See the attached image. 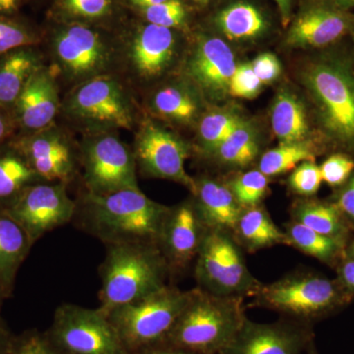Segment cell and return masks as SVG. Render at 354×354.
<instances>
[{"label": "cell", "mask_w": 354, "mask_h": 354, "mask_svg": "<svg viewBox=\"0 0 354 354\" xmlns=\"http://www.w3.org/2000/svg\"><path fill=\"white\" fill-rule=\"evenodd\" d=\"M113 0H57V12L65 22L104 19L113 12Z\"/></svg>", "instance_id": "cell-34"}, {"label": "cell", "mask_w": 354, "mask_h": 354, "mask_svg": "<svg viewBox=\"0 0 354 354\" xmlns=\"http://www.w3.org/2000/svg\"><path fill=\"white\" fill-rule=\"evenodd\" d=\"M67 186L46 181L32 184L3 209L36 243L44 234L73 221L77 204Z\"/></svg>", "instance_id": "cell-13"}, {"label": "cell", "mask_w": 354, "mask_h": 354, "mask_svg": "<svg viewBox=\"0 0 354 354\" xmlns=\"http://www.w3.org/2000/svg\"><path fill=\"white\" fill-rule=\"evenodd\" d=\"M346 258H349V259L354 260V241L351 242V245H349L348 248L346 249Z\"/></svg>", "instance_id": "cell-53"}, {"label": "cell", "mask_w": 354, "mask_h": 354, "mask_svg": "<svg viewBox=\"0 0 354 354\" xmlns=\"http://www.w3.org/2000/svg\"><path fill=\"white\" fill-rule=\"evenodd\" d=\"M328 1L344 11H348V9L354 7V0H328Z\"/></svg>", "instance_id": "cell-51"}, {"label": "cell", "mask_w": 354, "mask_h": 354, "mask_svg": "<svg viewBox=\"0 0 354 354\" xmlns=\"http://www.w3.org/2000/svg\"><path fill=\"white\" fill-rule=\"evenodd\" d=\"M132 6L137 7L139 9L146 8V7L156 6V4L162 3L167 0H128Z\"/></svg>", "instance_id": "cell-50"}, {"label": "cell", "mask_w": 354, "mask_h": 354, "mask_svg": "<svg viewBox=\"0 0 354 354\" xmlns=\"http://www.w3.org/2000/svg\"><path fill=\"white\" fill-rule=\"evenodd\" d=\"M351 32H353V36H354V17H353V26H351Z\"/></svg>", "instance_id": "cell-56"}, {"label": "cell", "mask_w": 354, "mask_h": 354, "mask_svg": "<svg viewBox=\"0 0 354 354\" xmlns=\"http://www.w3.org/2000/svg\"><path fill=\"white\" fill-rule=\"evenodd\" d=\"M308 160H314V153L306 142L281 144L263 155L259 171L266 176H279Z\"/></svg>", "instance_id": "cell-31"}, {"label": "cell", "mask_w": 354, "mask_h": 354, "mask_svg": "<svg viewBox=\"0 0 354 354\" xmlns=\"http://www.w3.org/2000/svg\"><path fill=\"white\" fill-rule=\"evenodd\" d=\"M272 131L281 144L304 142L308 134V123L301 102L290 93L277 97L272 111Z\"/></svg>", "instance_id": "cell-27"}, {"label": "cell", "mask_w": 354, "mask_h": 354, "mask_svg": "<svg viewBox=\"0 0 354 354\" xmlns=\"http://www.w3.org/2000/svg\"><path fill=\"white\" fill-rule=\"evenodd\" d=\"M149 106L156 115L183 124L192 122L199 113L196 95L184 84H171L158 88Z\"/></svg>", "instance_id": "cell-26"}, {"label": "cell", "mask_w": 354, "mask_h": 354, "mask_svg": "<svg viewBox=\"0 0 354 354\" xmlns=\"http://www.w3.org/2000/svg\"><path fill=\"white\" fill-rule=\"evenodd\" d=\"M41 32L15 16L0 15V57L23 46H39Z\"/></svg>", "instance_id": "cell-33"}, {"label": "cell", "mask_w": 354, "mask_h": 354, "mask_svg": "<svg viewBox=\"0 0 354 354\" xmlns=\"http://www.w3.org/2000/svg\"><path fill=\"white\" fill-rule=\"evenodd\" d=\"M346 292L339 281L298 272L262 285L253 298L256 306L308 325L341 306L346 299Z\"/></svg>", "instance_id": "cell-8"}, {"label": "cell", "mask_w": 354, "mask_h": 354, "mask_svg": "<svg viewBox=\"0 0 354 354\" xmlns=\"http://www.w3.org/2000/svg\"><path fill=\"white\" fill-rule=\"evenodd\" d=\"M335 205L342 216L354 223V176L351 177Z\"/></svg>", "instance_id": "cell-43"}, {"label": "cell", "mask_w": 354, "mask_h": 354, "mask_svg": "<svg viewBox=\"0 0 354 354\" xmlns=\"http://www.w3.org/2000/svg\"><path fill=\"white\" fill-rule=\"evenodd\" d=\"M78 147L79 162L88 194L140 189L132 148L116 132L84 134Z\"/></svg>", "instance_id": "cell-10"}, {"label": "cell", "mask_w": 354, "mask_h": 354, "mask_svg": "<svg viewBox=\"0 0 354 354\" xmlns=\"http://www.w3.org/2000/svg\"><path fill=\"white\" fill-rule=\"evenodd\" d=\"M274 1L278 4L283 23L285 25L288 24V20H290L291 0H274Z\"/></svg>", "instance_id": "cell-49"}, {"label": "cell", "mask_w": 354, "mask_h": 354, "mask_svg": "<svg viewBox=\"0 0 354 354\" xmlns=\"http://www.w3.org/2000/svg\"><path fill=\"white\" fill-rule=\"evenodd\" d=\"M172 274L157 245L123 243L106 245L100 267L99 308L108 313L162 290Z\"/></svg>", "instance_id": "cell-2"}, {"label": "cell", "mask_w": 354, "mask_h": 354, "mask_svg": "<svg viewBox=\"0 0 354 354\" xmlns=\"http://www.w3.org/2000/svg\"><path fill=\"white\" fill-rule=\"evenodd\" d=\"M353 17L328 0L306 9L295 21L286 41L295 48H323L351 32Z\"/></svg>", "instance_id": "cell-20"}, {"label": "cell", "mask_w": 354, "mask_h": 354, "mask_svg": "<svg viewBox=\"0 0 354 354\" xmlns=\"http://www.w3.org/2000/svg\"><path fill=\"white\" fill-rule=\"evenodd\" d=\"M73 221L77 227L106 245L138 243L158 246L162 228L171 212L140 189L108 195L85 192L76 202Z\"/></svg>", "instance_id": "cell-1"}, {"label": "cell", "mask_w": 354, "mask_h": 354, "mask_svg": "<svg viewBox=\"0 0 354 354\" xmlns=\"http://www.w3.org/2000/svg\"><path fill=\"white\" fill-rule=\"evenodd\" d=\"M17 135L12 114L6 109L0 108V146L10 141Z\"/></svg>", "instance_id": "cell-44"}, {"label": "cell", "mask_w": 354, "mask_h": 354, "mask_svg": "<svg viewBox=\"0 0 354 354\" xmlns=\"http://www.w3.org/2000/svg\"><path fill=\"white\" fill-rule=\"evenodd\" d=\"M236 64L230 46L218 38H201L186 64V74L193 84L211 97L228 91Z\"/></svg>", "instance_id": "cell-19"}, {"label": "cell", "mask_w": 354, "mask_h": 354, "mask_svg": "<svg viewBox=\"0 0 354 354\" xmlns=\"http://www.w3.org/2000/svg\"><path fill=\"white\" fill-rule=\"evenodd\" d=\"M195 262L198 288L218 297H253L263 285L249 271L230 232L207 230Z\"/></svg>", "instance_id": "cell-9"}, {"label": "cell", "mask_w": 354, "mask_h": 354, "mask_svg": "<svg viewBox=\"0 0 354 354\" xmlns=\"http://www.w3.org/2000/svg\"><path fill=\"white\" fill-rule=\"evenodd\" d=\"M193 1L196 2L198 4H201V6H206L207 3H209V0H193Z\"/></svg>", "instance_id": "cell-54"}, {"label": "cell", "mask_w": 354, "mask_h": 354, "mask_svg": "<svg viewBox=\"0 0 354 354\" xmlns=\"http://www.w3.org/2000/svg\"><path fill=\"white\" fill-rule=\"evenodd\" d=\"M60 113L84 134L132 130L136 124L134 99L114 73L72 87Z\"/></svg>", "instance_id": "cell-4"}, {"label": "cell", "mask_w": 354, "mask_h": 354, "mask_svg": "<svg viewBox=\"0 0 354 354\" xmlns=\"http://www.w3.org/2000/svg\"><path fill=\"white\" fill-rule=\"evenodd\" d=\"M132 150L140 174L174 181L185 186L192 194L195 192L196 180L185 169L190 147L176 134L145 118L140 122Z\"/></svg>", "instance_id": "cell-12"}, {"label": "cell", "mask_w": 354, "mask_h": 354, "mask_svg": "<svg viewBox=\"0 0 354 354\" xmlns=\"http://www.w3.org/2000/svg\"><path fill=\"white\" fill-rule=\"evenodd\" d=\"M46 334L64 354H131L100 308L62 304Z\"/></svg>", "instance_id": "cell-11"}, {"label": "cell", "mask_w": 354, "mask_h": 354, "mask_svg": "<svg viewBox=\"0 0 354 354\" xmlns=\"http://www.w3.org/2000/svg\"><path fill=\"white\" fill-rule=\"evenodd\" d=\"M251 66L262 84L271 83L276 80L281 71L278 58L272 53H262L253 60Z\"/></svg>", "instance_id": "cell-42"}, {"label": "cell", "mask_w": 354, "mask_h": 354, "mask_svg": "<svg viewBox=\"0 0 354 354\" xmlns=\"http://www.w3.org/2000/svg\"><path fill=\"white\" fill-rule=\"evenodd\" d=\"M10 354H64L51 342L46 332L27 330L15 335Z\"/></svg>", "instance_id": "cell-38"}, {"label": "cell", "mask_w": 354, "mask_h": 354, "mask_svg": "<svg viewBox=\"0 0 354 354\" xmlns=\"http://www.w3.org/2000/svg\"><path fill=\"white\" fill-rule=\"evenodd\" d=\"M216 25L232 39L257 38L267 29L263 14L255 6L246 2H237L218 14Z\"/></svg>", "instance_id": "cell-30"}, {"label": "cell", "mask_w": 354, "mask_h": 354, "mask_svg": "<svg viewBox=\"0 0 354 354\" xmlns=\"http://www.w3.org/2000/svg\"><path fill=\"white\" fill-rule=\"evenodd\" d=\"M268 186V176L260 171H251L234 178L228 188L242 208L246 209L260 205Z\"/></svg>", "instance_id": "cell-36"}, {"label": "cell", "mask_w": 354, "mask_h": 354, "mask_svg": "<svg viewBox=\"0 0 354 354\" xmlns=\"http://www.w3.org/2000/svg\"><path fill=\"white\" fill-rule=\"evenodd\" d=\"M234 236L250 252L274 245H290L286 232L276 225L260 205L243 209Z\"/></svg>", "instance_id": "cell-24"}, {"label": "cell", "mask_w": 354, "mask_h": 354, "mask_svg": "<svg viewBox=\"0 0 354 354\" xmlns=\"http://www.w3.org/2000/svg\"><path fill=\"white\" fill-rule=\"evenodd\" d=\"M34 242L3 208H0V283L8 297L12 295L21 265Z\"/></svg>", "instance_id": "cell-23"}, {"label": "cell", "mask_w": 354, "mask_h": 354, "mask_svg": "<svg viewBox=\"0 0 354 354\" xmlns=\"http://www.w3.org/2000/svg\"><path fill=\"white\" fill-rule=\"evenodd\" d=\"M311 348L312 334L307 324L290 319L256 323L246 318L220 354H307Z\"/></svg>", "instance_id": "cell-16"}, {"label": "cell", "mask_w": 354, "mask_h": 354, "mask_svg": "<svg viewBox=\"0 0 354 354\" xmlns=\"http://www.w3.org/2000/svg\"><path fill=\"white\" fill-rule=\"evenodd\" d=\"M307 354H317V353H315V351H314L313 348H312L311 349H310L309 353Z\"/></svg>", "instance_id": "cell-55"}, {"label": "cell", "mask_w": 354, "mask_h": 354, "mask_svg": "<svg viewBox=\"0 0 354 354\" xmlns=\"http://www.w3.org/2000/svg\"><path fill=\"white\" fill-rule=\"evenodd\" d=\"M243 299L191 290L167 341L194 354H220L246 320Z\"/></svg>", "instance_id": "cell-3"}, {"label": "cell", "mask_w": 354, "mask_h": 354, "mask_svg": "<svg viewBox=\"0 0 354 354\" xmlns=\"http://www.w3.org/2000/svg\"><path fill=\"white\" fill-rule=\"evenodd\" d=\"M141 10L147 23L172 30L183 27L187 17L185 6L180 0H167Z\"/></svg>", "instance_id": "cell-37"}, {"label": "cell", "mask_w": 354, "mask_h": 354, "mask_svg": "<svg viewBox=\"0 0 354 354\" xmlns=\"http://www.w3.org/2000/svg\"><path fill=\"white\" fill-rule=\"evenodd\" d=\"M23 0H0V15L15 16Z\"/></svg>", "instance_id": "cell-48"}, {"label": "cell", "mask_w": 354, "mask_h": 354, "mask_svg": "<svg viewBox=\"0 0 354 354\" xmlns=\"http://www.w3.org/2000/svg\"><path fill=\"white\" fill-rule=\"evenodd\" d=\"M41 181L12 139L0 146V208H6L28 186Z\"/></svg>", "instance_id": "cell-25"}, {"label": "cell", "mask_w": 354, "mask_h": 354, "mask_svg": "<svg viewBox=\"0 0 354 354\" xmlns=\"http://www.w3.org/2000/svg\"><path fill=\"white\" fill-rule=\"evenodd\" d=\"M118 48V64L130 81L150 82L171 66L177 51L176 35L169 28L146 23L131 30Z\"/></svg>", "instance_id": "cell-14"}, {"label": "cell", "mask_w": 354, "mask_h": 354, "mask_svg": "<svg viewBox=\"0 0 354 354\" xmlns=\"http://www.w3.org/2000/svg\"><path fill=\"white\" fill-rule=\"evenodd\" d=\"M262 85L251 64H241L235 68L228 86V92L234 97L252 99L260 92Z\"/></svg>", "instance_id": "cell-40"}, {"label": "cell", "mask_w": 354, "mask_h": 354, "mask_svg": "<svg viewBox=\"0 0 354 354\" xmlns=\"http://www.w3.org/2000/svg\"><path fill=\"white\" fill-rule=\"evenodd\" d=\"M50 66L72 87L95 77L114 73L118 48L87 23L64 22L48 39Z\"/></svg>", "instance_id": "cell-5"}, {"label": "cell", "mask_w": 354, "mask_h": 354, "mask_svg": "<svg viewBox=\"0 0 354 354\" xmlns=\"http://www.w3.org/2000/svg\"><path fill=\"white\" fill-rule=\"evenodd\" d=\"M41 180L68 185L79 162V147L57 124L31 133L16 135L12 139Z\"/></svg>", "instance_id": "cell-15"}, {"label": "cell", "mask_w": 354, "mask_h": 354, "mask_svg": "<svg viewBox=\"0 0 354 354\" xmlns=\"http://www.w3.org/2000/svg\"><path fill=\"white\" fill-rule=\"evenodd\" d=\"M190 290L167 286L106 314L131 354L165 342L187 304Z\"/></svg>", "instance_id": "cell-6"}, {"label": "cell", "mask_w": 354, "mask_h": 354, "mask_svg": "<svg viewBox=\"0 0 354 354\" xmlns=\"http://www.w3.org/2000/svg\"><path fill=\"white\" fill-rule=\"evenodd\" d=\"M339 283L348 293H354V260L346 258L339 268Z\"/></svg>", "instance_id": "cell-45"}, {"label": "cell", "mask_w": 354, "mask_h": 354, "mask_svg": "<svg viewBox=\"0 0 354 354\" xmlns=\"http://www.w3.org/2000/svg\"><path fill=\"white\" fill-rule=\"evenodd\" d=\"M39 46H23L0 57V108L11 113L30 79L46 64Z\"/></svg>", "instance_id": "cell-22"}, {"label": "cell", "mask_w": 354, "mask_h": 354, "mask_svg": "<svg viewBox=\"0 0 354 354\" xmlns=\"http://www.w3.org/2000/svg\"><path fill=\"white\" fill-rule=\"evenodd\" d=\"M195 206L208 230H223L234 235L243 208L228 186L202 179L193 193Z\"/></svg>", "instance_id": "cell-21"}, {"label": "cell", "mask_w": 354, "mask_h": 354, "mask_svg": "<svg viewBox=\"0 0 354 354\" xmlns=\"http://www.w3.org/2000/svg\"><path fill=\"white\" fill-rule=\"evenodd\" d=\"M292 221L318 234L342 241L348 234L344 216L335 205L315 201L298 203L292 209Z\"/></svg>", "instance_id": "cell-28"}, {"label": "cell", "mask_w": 354, "mask_h": 354, "mask_svg": "<svg viewBox=\"0 0 354 354\" xmlns=\"http://www.w3.org/2000/svg\"><path fill=\"white\" fill-rule=\"evenodd\" d=\"M8 295H6V290H4L3 286L0 283V311H1L2 304H3L4 300L7 299Z\"/></svg>", "instance_id": "cell-52"}, {"label": "cell", "mask_w": 354, "mask_h": 354, "mask_svg": "<svg viewBox=\"0 0 354 354\" xmlns=\"http://www.w3.org/2000/svg\"><path fill=\"white\" fill-rule=\"evenodd\" d=\"M304 78L324 129L335 141L354 149L353 67L339 58H324L310 65Z\"/></svg>", "instance_id": "cell-7"}, {"label": "cell", "mask_w": 354, "mask_h": 354, "mask_svg": "<svg viewBox=\"0 0 354 354\" xmlns=\"http://www.w3.org/2000/svg\"><path fill=\"white\" fill-rule=\"evenodd\" d=\"M286 234L290 246L324 263L333 264L346 254L344 241L318 234L297 221H291L286 225Z\"/></svg>", "instance_id": "cell-29"}, {"label": "cell", "mask_w": 354, "mask_h": 354, "mask_svg": "<svg viewBox=\"0 0 354 354\" xmlns=\"http://www.w3.org/2000/svg\"><path fill=\"white\" fill-rule=\"evenodd\" d=\"M135 354H194L165 341L142 349Z\"/></svg>", "instance_id": "cell-46"}, {"label": "cell", "mask_w": 354, "mask_h": 354, "mask_svg": "<svg viewBox=\"0 0 354 354\" xmlns=\"http://www.w3.org/2000/svg\"><path fill=\"white\" fill-rule=\"evenodd\" d=\"M241 122L232 113L214 111L206 114L199 123V137L203 147L206 150L215 151Z\"/></svg>", "instance_id": "cell-35"}, {"label": "cell", "mask_w": 354, "mask_h": 354, "mask_svg": "<svg viewBox=\"0 0 354 354\" xmlns=\"http://www.w3.org/2000/svg\"><path fill=\"white\" fill-rule=\"evenodd\" d=\"M323 179L320 167L308 160L298 165L288 178L291 189L301 196H312L320 188Z\"/></svg>", "instance_id": "cell-39"}, {"label": "cell", "mask_w": 354, "mask_h": 354, "mask_svg": "<svg viewBox=\"0 0 354 354\" xmlns=\"http://www.w3.org/2000/svg\"><path fill=\"white\" fill-rule=\"evenodd\" d=\"M207 228L194 201L171 208L160 235L158 248L171 272L181 271L196 259Z\"/></svg>", "instance_id": "cell-18"}, {"label": "cell", "mask_w": 354, "mask_h": 354, "mask_svg": "<svg viewBox=\"0 0 354 354\" xmlns=\"http://www.w3.org/2000/svg\"><path fill=\"white\" fill-rule=\"evenodd\" d=\"M15 335L11 332L6 321L0 315V354H10Z\"/></svg>", "instance_id": "cell-47"}, {"label": "cell", "mask_w": 354, "mask_h": 354, "mask_svg": "<svg viewBox=\"0 0 354 354\" xmlns=\"http://www.w3.org/2000/svg\"><path fill=\"white\" fill-rule=\"evenodd\" d=\"M57 76L50 65L39 68L11 109L17 135L31 134L55 124L60 113Z\"/></svg>", "instance_id": "cell-17"}, {"label": "cell", "mask_w": 354, "mask_h": 354, "mask_svg": "<svg viewBox=\"0 0 354 354\" xmlns=\"http://www.w3.org/2000/svg\"><path fill=\"white\" fill-rule=\"evenodd\" d=\"M324 183L339 186L346 183L354 171V160L346 156L337 153L330 156L320 167Z\"/></svg>", "instance_id": "cell-41"}, {"label": "cell", "mask_w": 354, "mask_h": 354, "mask_svg": "<svg viewBox=\"0 0 354 354\" xmlns=\"http://www.w3.org/2000/svg\"><path fill=\"white\" fill-rule=\"evenodd\" d=\"M215 152L227 164L245 167L257 155V142L252 130L241 122L221 142Z\"/></svg>", "instance_id": "cell-32"}]
</instances>
